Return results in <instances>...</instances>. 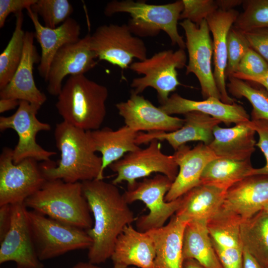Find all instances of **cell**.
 <instances>
[{"instance_id": "1", "label": "cell", "mask_w": 268, "mask_h": 268, "mask_svg": "<svg viewBox=\"0 0 268 268\" xmlns=\"http://www.w3.org/2000/svg\"><path fill=\"white\" fill-rule=\"evenodd\" d=\"M81 184L93 216L92 227L86 230L92 241L88 262L100 264L111 258L118 236L136 219L117 185L97 179Z\"/></svg>"}, {"instance_id": "2", "label": "cell", "mask_w": 268, "mask_h": 268, "mask_svg": "<svg viewBox=\"0 0 268 268\" xmlns=\"http://www.w3.org/2000/svg\"><path fill=\"white\" fill-rule=\"evenodd\" d=\"M54 137L61 158L57 164L51 161L40 164L46 180L76 183L99 179L102 158L95 153L90 131L63 121L56 124Z\"/></svg>"}, {"instance_id": "3", "label": "cell", "mask_w": 268, "mask_h": 268, "mask_svg": "<svg viewBox=\"0 0 268 268\" xmlns=\"http://www.w3.org/2000/svg\"><path fill=\"white\" fill-rule=\"evenodd\" d=\"M107 88L85 74L70 76L55 106L65 121L86 131L100 129L107 114Z\"/></svg>"}, {"instance_id": "4", "label": "cell", "mask_w": 268, "mask_h": 268, "mask_svg": "<svg viewBox=\"0 0 268 268\" xmlns=\"http://www.w3.org/2000/svg\"><path fill=\"white\" fill-rule=\"evenodd\" d=\"M24 203L31 210L85 231L93 224L81 182L46 180L42 187Z\"/></svg>"}, {"instance_id": "5", "label": "cell", "mask_w": 268, "mask_h": 268, "mask_svg": "<svg viewBox=\"0 0 268 268\" xmlns=\"http://www.w3.org/2000/svg\"><path fill=\"white\" fill-rule=\"evenodd\" d=\"M183 8L182 0L164 4L113 0L107 3L104 13L107 16L117 13H128L130 18L127 25L133 35L138 37H153L163 31L167 34L172 45L185 50V42L177 28Z\"/></svg>"}, {"instance_id": "6", "label": "cell", "mask_w": 268, "mask_h": 268, "mask_svg": "<svg viewBox=\"0 0 268 268\" xmlns=\"http://www.w3.org/2000/svg\"><path fill=\"white\" fill-rule=\"evenodd\" d=\"M27 215L36 253L41 261L70 251L88 249L92 245V240L84 230L33 210H28Z\"/></svg>"}, {"instance_id": "7", "label": "cell", "mask_w": 268, "mask_h": 268, "mask_svg": "<svg viewBox=\"0 0 268 268\" xmlns=\"http://www.w3.org/2000/svg\"><path fill=\"white\" fill-rule=\"evenodd\" d=\"M187 61L185 50L179 48L175 51H162L143 61L133 63L130 69L143 76L133 80L132 91L139 94L148 87L153 88L160 105L164 103L169 94L181 85L177 69L186 67Z\"/></svg>"}, {"instance_id": "8", "label": "cell", "mask_w": 268, "mask_h": 268, "mask_svg": "<svg viewBox=\"0 0 268 268\" xmlns=\"http://www.w3.org/2000/svg\"><path fill=\"white\" fill-rule=\"evenodd\" d=\"M173 181L167 176L157 174L150 178L137 182L123 194L128 204L137 201H142L149 209L147 214L137 219L136 226L141 232L161 227L178 210L182 203V197L169 202L165 196Z\"/></svg>"}, {"instance_id": "9", "label": "cell", "mask_w": 268, "mask_h": 268, "mask_svg": "<svg viewBox=\"0 0 268 268\" xmlns=\"http://www.w3.org/2000/svg\"><path fill=\"white\" fill-rule=\"evenodd\" d=\"M92 50L99 61H105L122 69H127L134 59L147 58V48L143 41L132 33L127 24H104L90 34Z\"/></svg>"}, {"instance_id": "10", "label": "cell", "mask_w": 268, "mask_h": 268, "mask_svg": "<svg viewBox=\"0 0 268 268\" xmlns=\"http://www.w3.org/2000/svg\"><path fill=\"white\" fill-rule=\"evenodd\" d=\"M46 180L37 160L28 158L14 164L13 149L3 148L0 155V205L24 202Z\"/></svg>"}, {"instance_id": "11", "label": "cell", "mask_w": 268, "mask_h": 268, "mask_svg": "<svg viewBox=\"0 0 268 268\" xmlns=\"http://www.w3.org/2000/svg\"><path fill=\"white\" fill-rule=\"evenodd\" d=\"M41 106L26 101H20L15 112L11 116L0 117V131L12 129L16 132L18 140L13 149V162L17 164L28 158L37 161L50 162L56 152L43 148L36 141L37 134L51 130L50 124L41 122L37 114Z\"/></svg>"}, {"instance_id": "12", "label": "cell", "mask_w": 268, "mask_h": 268, "mask_svg": "<svg viewBox=\"0 0 268 268\" xmlns=\"http://www.w3.org/2000/svg\"><path fill=\"white\" fill-rule=\"evenodd\" d=\"M160 141L153 139L148 146L128 153L109 167L117 174L112 183L115 185L126 181L128 187L133 186L136 180L158 173L172 181L176 178L179 167L173 155L162 152Z\"/></svg>"}, {"instance_id": "13", "label": "cell", "mask_w": 268, "mask_h": 268, "mask_svg": "<svg viewBox=\"0 0 268 268\" xmlns=\"http://www.w3.org/2000/svg\"><path fill=\"white\" fill-rule=\"evenodd\" d=\"M179 24L185 32L189 57L186 74L196 75L203 98L213 97L221 100L211 68L213 42L206 20L199 26L188 20H184Z\"/></svg>"}, {"instance_id": "14", "label": "cell", "mask_w": 268, "mask_h": 268, "mask_svg": "<svg viewBox=\"0 0 268 268\" xmlns=\"http://www.w3.org/2000/svg\"><path fill=\"white\" fill-rule=\"evenodd\" d=\"M11 223L4 238L0 241V264L13 262L17 268H44L33 240L24 202L11 204Z\"/></svg>"}, {"instance_id": "15", "label": "cell", "mask_w": 268, "mask_h": 268, "mask_svg": "<svg viewBox=\"0 0 268 268\" xmlns=\"http://www.w3.org/2000/svg\"><path fill=\"white\" fill-rule=\"evenodd\" d=\"M89 36L88 34L76 42L66 44L56 53L46 82L50 95L58 96L67 75L84 74L97 64V57L90 47Z\"/></svg>"}, {"instance_id": "16", "label": "cell", "mask_w": 268, "mask_h": 268, "mask_svg": "<svg viewBox=\"0 0 268 268\" xmlns=\"http://www.w3.org/2000/svg\"><path fill=\"white\" fill-rule=\"evenodd\" d=\"M116 107L125 125L136 132H172L180 129L184 123V119L167 114L132 90L129 98L118 103Z\"/></svg>"}, {"instance_id": "17", "label": "cell", "mask_w": 268, "mask_h": 268, "mask_svg": "<svg viewBox=\"0 0 268 268\" xmlns=\"http://www.w3.org/2000/svg\"><path fill=\"white\" fill-rule=\"evenodd\" d=\"M179 167L165 200L169 202L183 196L201 183L202 173L208 163L217 158L208 145L200 142L191 148L186 144L179 147L173 154Z\"/></svg>"}, {"instance_id": "18", "label": "cell", "mask_w": 268, "mask_h": 268, "mask_svg": "<svg viewBox=\"0 0 268 268\" xmlns=\"http://www.w3.org/2000/svg\"><path fill=\"white\" fill-rule=\"evenodd\" d=\"M34 38V33L25 32L22 60L9 82L0 90V98L26 101L41 107L46 101V96L37 87L33 76L34 65L39 64L41 59Z\"/></svg>"}, {"instance_id": "19", "label": "cell", "mask_w": 268, "mask_h": 268, "mask_svg": "<svg viewBox=\"0 0 268 268\" xmlns=\"http://www.w3.org/2000/svg\"><path fill=\"white\" fill-rule=\"evenodd\" d=\"M184 123L178 130L172 132H139L136 144H148L153 139L166 141L176 151L187 142L199 141L208 145L213 139V130L221 122L208 115L193 111L184 115Z\"/></svg>"}, {"instance_id": "20", "label": "cell", "mask_w": 268, "mask_h": 268, "mask_svg": "<svg viewBox=\"0 0 268 268\" xmlns=\"http://www.w3.org/2000/svg\"><path fill=\"white\" fill-rule=\"evenodd\" d=\"M26 10L34 25L35 38L41 49L37 70L40 76L47 82L50 65L55 54L64 45L80 40V26L74 19L69 17L56 28H48L41 23L38 15L31 7Z\"/></svg>"}, {"instance_id": "21", "label": "cell", "mask_w": 268, "mask_h": 268, "mask_svg": "<svg viewBox=\"0 0 268 268\" xmlns=\"http://www.w3.org/2000/svg\"><path fill=\"white\" fill-rule=\"evenodd\" d=\"M268 203V176L255 175L237 182L226 193L221 207L247 219Z\"/></svg>"}, {"instance_id": "22", "label": "cell", "mask_w": 268, "mask_h": 268, "mask_svg": "<svg viewBox=\"0 0 268 268\" xmlns=\"http://www.w3.org/2000/svg\"><path fill=\"white\" fill-rule=\"evenodd\" d=\"M159 107L171 116L173 114L185 115L193 111L201 112L218 119L227 125L251 120L249 114L242 106L235 103L227 104L213 97L202 101H196L174 93Z\"/></svg>"}, {"instance_id": "23", "label": "cell", "mask_w": 268, "mask_h": 268, "mask_svg": "<svg viewBox=\"0 0 268 268\" xmlns=\"http://www.w3.org/2000/svg\"><path fill=\"white\" fill-rule=\"evenodd\" d=\"M239 13L235 9H218L209 15L206 21L213 37V76L221 100L232 104L235 100L229 95L226 84L225 71L227 64V35Z\"/></svg>"}, {"instance_id": "24", "label": "cell", "mask_w": 268, "mask_h": 268, "mask_svg": "<svg viewBox=\"0 0 268 268\" xmlns=\"http://www.w3.org/2000/svg\"><path fill=\"white\" fill-rule=\"evenodd\" d=\"M155 256V247L150 235L130 224L118 236L111 259L114 265L154 268Z\"/></svg>"}, {"instance_id": "25", "label": "cell", "mask_w": 268, "mask_h": 268, "mask_svg": "<svg viewBox=\"0 0 268 268\" xmlns=\"http://www.w3.org/2000/svg\"><path fill=\"white\" fill-rule=\"evenodd\" d=\"M249 121L236 124L231 128H221L219 125L214 128L213 139L208 146L217 158L235 160L251 159L257 142L256 132Z\"/></svg>"}, {"instance_id": "26", "label": "cell", "mask_w": 268, "mask_h": 268, "mask_svg": "<svg viewBox=\"0 0 268 268\" xmlns=\"http://www.w3.org/2000/svg\"><path fill=\"white\" fill-rule=\"evenodd\" d=\"M187 223L174 214L166 225L147 231L155 247L154 268H184L183 248Z\"/></svg>"}, {"instance_id": "27", "label": "cell", "mask_w": 268, "mask_h": 268, "mask_svg": "<svg viewBox=\"0 0 268 268\" xmlns=\"http://www.w3.org/2000/svg\"><path fill=\"white\" fill-rule=\"evenodd\" d=\"M227 190L200 184L182 197L181 207L175 215L181 220L207 221L220 208Z\"/></svg>"}, {"instance_id": "28", "label": "cell", "mask_w": 268, "mask_h": 268, "mask_svg": "<svg viewBox=\"0 0 268 268\" xmlns=\"http://www.w3.org/2000/svg\"><path fill=\"white\" fill-rule=\"evenodd\" d=\"M138 133L126 125L116 130L105 127L90 131L95 151L102 154V164L98 180H103L104 171L111 164L121 159L125 153L140 148L135 142Z\"/></svg>"}, {"instance_id": "29", "label": "cell", "mask_w": 268, "mask_h": 268, "mask_svg": "<svg viewBox=\"0 0 268 268\" xmlns=\"http://www.w3.org/2000/svg\"><path fill=\"white\" fill-rule=\"evenodd\" d=\"M183 256L184 260L194 259L204 268H223L212 246L205 221L187 223Z\"/></svg>"}, {"instance_id": "30", "label": "cell", "mask_w": 268, "mask_h": 268, "mask_svg": "<svg viewBox=\"0 0 268 268\" xmlns=\"http://www.w3.org/2000/svg\"><path fill=\"white\" fill-rule=\"evenodd\" d=\"M255 168L250 159L235 160L216 158L204 168L201 183L214 186L227 190L233 185L252 176Z\"/></svg>"}, {"instance_id": "31", "label": "cell", "mask_w": 268, "mask_h": 268, "mask_svg": "<svg viewBox=\"0 0 268 268\" xmlns=\"http://www.w3.org/2000/svg\"><path fill=\"white\" fill-rule=\"evenodd\" d=\"M242 219L236 214L223 209L207 221V227L214 250L243 248L241 237Z\"/></svg>"}, {"instance_id": "32", "label": "cell", "mask_w": 268, "mask_h": 268, "mask_svg": "<svg viewBox=\"0 0 268 268\" xmlns=\"http://www.w3.org/2000/svg\"><path fill=\"white\" fill-rule=\"evenodd\" d=\"M241 237L243 247L263 268H268V214L264 209L242 220Z\"/></svg>"}, {"instance_id": "33", "label": "cell", "mask_w": 268, "mask_h": 268, "mask_svg": "<svg viewBox=\"0 0 268 268\" xmlns=\"http://www.w3.org/2000/svg\"><path fill=\"white\" fill-rule=\"evenodd\" d=\"M15 26L7 45L0 55V90L9 82L22 60L25 32L22 11L15 14Z\"/></svg>"}, {"instance_id": "34", "label": "cell", "mask_w": 268, "mask_h": 268, "mask_svg": "<svg viewBox=\"0 0 268 268\" xmlns=\"http://www.w3.org/2000/svg\"><path fill=\"white\" fill-rule=\"evenodd\" d=\"M228 91L236 98L244 97L251 104V120L268 121V93L265 89H258L246 81L234 77L228 78Z\"/></svg>"}, {"instance_id": "35", "label": "cell", "mask_w": 268, "mask_h": 268, "mask_svg": "<svg viewBox=\"0 0 268 268\" xmlns=\"http://www.w3.org/2000/svg\"><path fill=\"white\" fill-rule=\"evenodd\" d=\"M243 3L244 11L233 26L244 33L268 29V0H243Z\"/></svg>"}, {"instance_id": "36", "label": "cell", "mask_w": 268, "mask_h": 268, "mask_svg": "<svg viewBox=\"0 0 268 268\" xmlns=\"http://www.w3.org/2000/svg\"><path fill=\"white\" fill-rule=\"evenodd\" d=\"M32 11L42 18L44 26L55 28L69 18L73 12L67 0H37L31 7Z\"/></svg>"}, {"instance_id": "37", "label": "cell", "mask_w": 268, "mask_h": 268, "mask_svg": "<svg viewBox=\"0 0 268 268\" xmlns=\"http://www.w3.org/2000/svg\"><path fill=\"white\" fill-rule=\"evenodd\" d=\"M227 64L225 76L226 78H228L236 72L239 63L251 47L245 33L233 26L227 35Z\"/></svg>"}, {"instance_id": "38", "label": "cell", "mask_w": 268, "mask_h": 268, "mask_svg": "<svg viewBox=\"0 0 268 268\" xmlns=\"http://www.w3.org/2000/svg\"><path fill=\"white\" fill-rule=\"evenodd\" d=\"M184 8L180 19L188 20L199 26L218 9L216 0H182Z\"/></svg>"}, {"instance_id": "39", "label": "cell", "mask_w": 268, "mask_h": 268, "mask_svg": "<svg viewBox=\"0 0 268 268\" xmlns=\"http://www.w3.org/2000/svg\"><path fill=\"white\" fill-rule=\"evenodd\" d=\"M268 71V63L250 48L239 63L235 73L248 77H257L263 75Z\"/></svg>"}, {"instance_id": "40", "label": "cell", "mask_w": 268, "mask_h": 268, "mask_svg": "<svg viewBox=\"0 0 268 268\" xmlns=\"http://www.w3.org/2000/svg\"><path fill=\"white\" fill-rule=\"evenodd\" d=\"M249 125L259 135V140L256 146L263 153L266 162L265 166L254 168L252 176L263 175L268 176V121L265 120H251Z\"/></svg>"}, {"instance_id": "41", "label": "cell", "mask_w": 268, "mask_h": 268, "mask_svg": "<svg viewBox=\"0 0 268 268\" xmlns=\"http://www.w3.org/2000/svg\"><path fill=\"white\" fill-rule=\"evenodd\" d=\"M250 47L268 64V29H260L245 33Z\"/></svg>"}, {"instance_id": "42", "label": "cell", "mask_w": 268, "mask_h": 268, "mask_svg": "<svg viewBox=\"0 0 268 268\" xmlns=\"http://www.w3.org/2000/svg\"><path fill=\"white\" fill-rule=\"evenodd\" d=\"M37 0H0V28H2L8 16L17 14L31 7Z\"/></svg>"}, {"instance_id": "43", "label": "cell", "mask_w": 268, "mask_h": 268, "mask_svg": "<svg viewBox=\"0 0 268 268\" xmlns=\"http://www.w3.org/2000/svg\"><path fill=\"white\" fill-rule=\"evenodd\" d=\"M243 248L215 250L223 268H243Z\"/></svg>"}, {"instance_id": "44", "label": "cell", "mask_w": 268, "mask_h": 268, "mask_svg": "<svg viewBox=\"0 0 268 268\" xmlns=\"http://www.w3.org/2000/svg\"><path fill=\"white\" fill-rule=\"evenodd\" d=\"M11 223V204L0 205V241L8 232Z\"/></svg>"}, {"instance_id": "45", "label": "cell", "mask_w": 268, "mask_h": 268, "mask_svg": "<svg viewBox=\"0 0 268 268\" xmlns=\"http://www.w3.org/2000/svg\"><path fill=\"white\" fill-rule=\"evenodd\" d=\"M231 77L241 80L252 81L263 86L268 93V71L262 75L257 77H248L234 73Z\"/></svg>"}, {"instance_id": "46", "label": "cell", "mask_w": 268, "mask_h": 268, "mask_svg": "<svg viewBox=\"0 0 268 268\" xmlns=\"http://www.w3.org/2000/svg\"><path fill=\"white\" fill-rule=\"evenodd\" d=\"M243 268H263L254 257L244 247Z\"/></svg>"}, {"instance_id": "47", "label": "cell", "mask_w": 268, "mask_h": 268, "mask_svg": "<svg viewBox=\"0 0 268 268\" xmlns=\"http://www.w3.org/2000/svg\"><path fill=\"white\" fill-rule=\"evenodd\" d=\"M20 101L11 98H0V113L14 109L18 107Z\"/></svg>"}, {"instance_id": "48", "label": "cell", "mask_w": 268, "mask_h": 268, "mask_svg": "<svg viewBox=\"0 0 268 268\" xmlns=\"http://www.w3.org/2000/svg\"><path fill=\"white\" fill-rule=\"evenodd\" d=\"M219 9L229 10L233 8L240 5L243 0H216Z\"/></svg>"}, {"instance_id": "49", "label": "cell", "mask_w": 268, "mask_h": 268, "mask_svg": "<svg viewBox=\"0 0 268 268\" xmlns=\"http://www.w3.org/2000/svg\"><path fill=\"white\" fill-rule=\"evenodd\" d=\"M127 267H123L120 265H114L113 268H126ZM69 268H102L90 262H78L72 267Z\"/></svg>"}, {"instance_id": "50", "label": "cell", "mask_w": 268, "mask_h": 268, "mask_svg": "<svg viewBox=\"0 0 268 268\" xmlns=\"http://www.w3.org/2000/svg\"><path fill=\"white\" fill-rule=\"evenodd\" d=\"M184 268H204L197 261L192 259H186L184 261Z\"/></svg>"}, {"instance_id": "51", "label": "cell", "mask_w": 268, "mask_h": 268, "mask_svg": "<svg viewBox=\"0 0 268 268\" xmlns=\"http://www.w3.org/2000/svg\"><path fill=\"white\" fill-rule=\"evenodd\" d=\"M264 210L267 212V213L268 214V204L266 205L265 208H264Z\"/></svg>"}, {"instance_id": "52", "label": "cell", "mask_w": 268, "mask_h": 268, "mask_svg": "<svg viewBox=\"0 0 268 268\" xmlns=\"http://www.w3.org/2000/svg\"><path fill=\"white\" fill-rule=\"evenodd\" d=\"M126 268H135V267H127Z\"/></svg>"}]
</instances>
